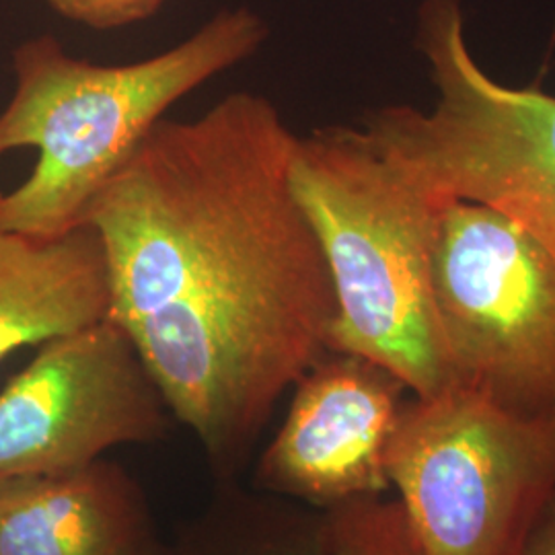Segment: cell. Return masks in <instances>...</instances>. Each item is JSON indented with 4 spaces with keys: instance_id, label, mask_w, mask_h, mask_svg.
I'll return each instance as SVG.
<instances>
[{
    "instance_id": "cell-6",
    "label": "cell",
    "mask_w": 555,
    "mask_h": 555,
    "mask_svg": "<svg viewBox=\"0 0 555 555\" xmlns=\"http://www.w3.org/2000/svg\"><path fill=\"white\" fill-rule=\"evenodd\" d=\"M433 300L453 387L555 426V261L492 206L447 198Z\"/></svg>"
},
{
    "instance_id": "cell-12",
    "label": "cell",
    "mask_w": 555,
    "mask_h": 555,
    "mask_svg": "<svg viewBox=\"0 0 555 555\" xmlns=\"http://www.w3.org/2000/svg\"><path fill=\"white\" fill-rule=\"evenodd\" d=\"M325 515L327 555H424L399 500H358Z\"/></svg>"
},
{
    "instance_id": "cell-9",
    "label": "cell",
    "mask_w": 555,
    "mask_h": 555,
    "mask_svg": "<svg viewBox=\"0 0 555 555\" xmlns=\"http://www.w3.org/2000/svg\"><path fill=\"white\" fill-rule=\"evenodd\" d=\"M157 541L139 481L116 461L0 479V555H142Z\"/></svg>"
},
{
    "instance_id": "cell-2",
    "label": "cell",
    "mask_w": 555,
    "mask_h": 555,
    "mask_svg": "<svg viewBox=\"0 0 555 555\" xmlns=\"http://www.w3.org/2000/svg\"><path fill=\"white\" fill-rule=\"evenodd\" d=\"M270 36L249 7L220 9L173 48L130 64H95L54 36L21 41L15 91L0 112V157L36 149L31 176L0 194V227L54 237L85 224L103 185L169 107L251 59Z\"/></svg>"
},
{
    "instance_id": "cell-1",
    "label": "cell",
    "mask_w": 555,
    "mask_h": 555,
    "mask_svg": "<svg viewBox=\"0 0 555 555\" xmlns=\"http://www.w3.org/2000/svg\"><path fill=\"white\" fill-rule=\"evenodd\" d=\"M297 139L254 91L163 118L85 219L107 256L109 319L219 481L330 352L336 297L293 190Z\"/></svg>"
},
{
    "instance_id": "cell-5",
    "label": "cell",
    "mask_w": 555,
    "mask_h": 555,
    "mask_svg": "<svg viewBox=\"0 0 555 555\" xmlns=\"http://www.w3.org/2000/svg\"><path fill=\"white\" fill-rule=\"evenodd\" d=\"M387 474L424 555H520L555 494V426L456 387L410 396Z\"/></svg>"
},
{
    "instance_id": "cell-3",
    "label": "cell",
    "mask_w": 555,
    "mask_h": 555,
    "mask_svg": "<svg viewBox=\"0 0 555 555\" xmlns=\"http://www.w3.org/2000/svg\"><path fill=\"white\" fill-rule=\"evenodd\" d=\"M291 179L334 286L330 352L377 362L412 396L453 389L433 300L447 198L417 185L352 126L298 137Z\"/></svg>"
},
{
    "instance_id": "cell-14",
    "label": "cell",
    "mask_w": 555,
    "mask_h": 555,
    "mask_svg": "<svg viewBox=\"0 0 555 555\" xmlns=\"http://www.w3.org/2000/svg\"><path fill=\"white\" fill-rule=\"evenodd\" d=\"M520 555H555V494L537 516Z\"/></svg>"
},
{
    "instance_id": "cell-4",
    "label": "cell",
    "mask_w": 555,
    "mask_h": 555,
    "mask_svg": "<svg viewBox=\"0 0 555 555\" xmlns=\"http://www.w3.org/2000/svg\"><path fill=\"white\" fill-rule=\"evenodd\" d=\"M417 50L430 109L387 105L364 132L417 185L492 206L555 261V95L488 75L465 40L461 0H422Z\"/></svg>"
},
{
    "instance_id": "cell-7",
    "label": "cell",
    "mask_w": 555,
    "mask_h": 555,
    "mask_svg": "<svg viewBox=\"0 0 555 555\" xmlns=\"http://www.w3.org/2000/svg\"><path fill=\"white\" fill-rule=\"evenodd\" d=\"M171 412L112 319L41 344L0 389V479L62 474L116 447L155 444Z\"/></svg>"
},
{
    "instance_id": "cell-8",
    "label": "cell",
    "mask_w": 555,
    "mask_h": 555,
    "mask_svg": "<svg viewBox=\"0 0 555 555\" xmlns=\"http://www.w3.org/2000/svg\"><path fill=\"white\" fill-rule=\"evenodd\" d=\"M293 389L254 469L256 490L323 513L385 496L387 453L410 393L403 380L366 358L327 352Z\"/></svg>"
},
{
    "instance_id": "cell-10",
    "label": "cell",
    "mask_w": 555,
    "mask_h": 555,
    "mask_svg": "<svg viewBox=\"0 0 555 555\" xmlns=\"http://www.w3.org/2000/svg\"><path fill=\"white\" fill-rule=\"evenodd\" d=\"M112 280L91 224L36 237L0 227V360L109 319Z\"/></svg>"
},
{
    "instance_id": "cell-13",
    "label": "cell",
    "mask_w": 555,
    "mask_h": 555,
    "mask_svg": "<svg viewBox=\"0 0 555 555\" xmlns=\"http://www.w3.org/2000/svg\"><path fill=\"white\" fill-rule=\"evenodd\" d=\"M54 13L95 31L132 27L155 17L169 0H46Z\"/></svg>"
},
{
    "instance_id": "cell-11",
    "label": "cell",
    "mask_w": 555,
    "mask_h": 555,
    "mask_svg": "<svg viewBox=\"0 0 555 555\" xmlns=\"http://www.w3.org/2000/svg\"><path fill=\"white\" fill-rule=\"evenodd\" d=\"M165 555H327V515L307 504L220 481Z\"/></svg>"
},
{
    "instance_id": "cell-15",
    "label": "cell",
    "mask_w": 555,
    "mask_h": 555,
    "mask_svg": "<svg viewBox=\"0 0 555 555\" xmlns=\"http://www.w3.org/2000/svg\"><path fill=\"white\" fill-rule=\"evenodd\" d=\"M142 555H165V545H163L160 541H157L151 550H146Z\"/></svg>"
}]
</instances>
